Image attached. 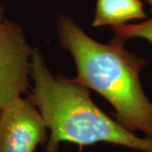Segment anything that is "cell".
Instances as JSON below:
<instances>
[{
	"label": "cell",
	"instance_id": "obj_6",
	"mask_svg": "<svg viewBox=\"0 0 152 152\" xmlns=\"http://www.w3.org/2000/svg\"><path fill=\"white\" fill-rule=\"evenodd\" d=\"M114 36L126 41L139 38L147 41L152 46V17L137 24H126L112 27Z\"/></svg>",
	"mask_w": 152,
	"mask_h": 152
},
{
	"label": "cell",
	"instance_id": "obj_3",
	"mask_svg": "<svg viewBox=\"0 0 152 152\" xmlns=\"http://www.w3.org/2000/svg\"><path fill=\"white\" fill-rule=\"evenodd\" d=\"M32 51L21 26L0 18V110L27 91Z\"/></svg>",
	"mask_w": 152,
	"mask_h": 152
},
{
	"label": "cell",
	"instance_id": "obj_8",
	"mask_svg": "<svg viewBox=\"0 0 152 152\" xmlns=\"http://www.w3.org/2000/svg\"><path fill=\"white\" fill-rule=\"evenodd\" d=\"M145 1L150 5V8H151V13L152 15V0H145Z\"/></svg>",
	"mask_w": 152,
	"mask_h": 152
},
{
	"label": "cell",
	"instance_id": "obj_5",
	"mask_svg": "<svg viewBox=\"0 0 152 152\" xmlns=\"http://www.w3.org/2000/svg\"><path fill=\"white\" fill-rule=\"evenodd\" d=\"M146 19L141 0H96L92 26L114 27Z\"/></svg>",
	"mask_w": 152,
	"mask_h": 152
},
{
	"label": "cell",
	"instance_id": "obj_4",
	"mask_svg": "<svg viewBox=\"0 0 152 152\" xmlns=\"http://www.w3.org/2000/svg\"><path fill=\"white\" fill-rule=\"evenodd\" d=\"M48 140V130L30 96L0 110V152H35Z\"/></svg>",
	"mask_w": 152,
	"mask_h": 152
},
{
	"label": "cell",
	"instance_id": "obj_7",
	"mask_svg": "<svg viewBox=\"0 0 152 152\" xmlns=\"http://www.w3.org/2000/svg\"><path fill=\"white\" fill-rule=\"evenodd\" d=\"M4 9L0 4V18H4Z\"/></svg>",
	"mask_w": 152,
	"mask_h": 152
},
{
	"label": "cell",
	"instance_id": "obj_1",
	"mask_svg": "<svg viewBox=\"0 0 152 152\" xmlns=\"http://www.w3.org/2000/svg\"><path fill=\"white\" fill-rule=\"evenodd\" d=\"M56 31L59 45L75 61L74 79L102 96L121 126L152 140V102L140 82L148 61L129 51L127 41L119 37L113 36L107 43L96 42L65 15L57 18Z\"/></svg>",
	"mask_w": 152,
	"mask_h": 152
},
{
	"label": "cell",
	"instance_id": "obj_2",
	"mask_svg": "<svg viewBox=\"0 0 152 152\" xmlns=\"http://www.w3.org/2000/svg\"><path fill=\"white\" fill-rule=\"evenodd\" d=\"M30 97L49 132L46 152H57L61 143L79 146L108 143L140 152H152V140L141 138L110 118L94 102L90 89L64 75L55 76L42 52L33 48Z\"/></svg>",
	"mask_w": 152,
	"mask_h": 152
}]
</instances>
